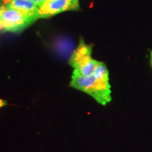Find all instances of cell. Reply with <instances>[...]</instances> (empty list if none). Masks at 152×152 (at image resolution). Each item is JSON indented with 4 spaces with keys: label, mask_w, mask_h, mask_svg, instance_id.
Returning a JSON list of instances; mask_svg holds the SVG:
<instances>
[{
    "label": "cell",
    "mask_w": 152,
    "mask_h": 152,
    "mask_svg": "<svg viewBox=\"0 0 152 152\" xmlns=\"http://www.w3.org/2000/svg\"><path fill=\"white\" fill-rule=\"evenodd\" d=\"M71 87L87 93L103 106L111 101V85L108 80L98 79L93 75L85 77L75 69L72 75Z\"/></svg>",
    "instance_id": "cell-1"
},
{
    "label": "cell",
    "mask_w": 152,
    "mask_h": 152,
    "mask_svg": "<svg viewBox=\"0 0 152 152\" xmlns=\"http://www.w3.org/2000/svg\"><path fill=\"white\" fill-rule=\"evenodd\" d=\"M92 46L87 45L84 39H80L77 49L72 54L69 60L73 66L82 75L88 77L93 75L99 61L91 57Z\"/></svg>",
    "instance_id": "cell-2"
},
{
    "label": "cell",
    "mask_w": 152,
    "mask_h": 152,
    "mask_svg": "<svg viewBox=\"0 0 152 152\" xmlns=\"http://www.w3.org/2000/svg\"><path fill=\"white\" fill-rule=\"evenodd\" d=\"M35 21L18 9L3 5V11L0 16V23L6 31L19 33Z\"/></svg>",
    "instance_id": "cell-3"
},
{
    "label": "cell",
    "mask_w": 152,
    "mask_h": 152,
    "mask_svg": "<svg viewBox=\"0 0 152 152\" xmlns=\"http://www.w3.org/2000/svg\"><path fill=\"white\" fill-rule=\"evenodd\" d=\"M78 0H52L46 1L39 11V18H48L66 11L79 9Z\"/></svg>",
    "instance_id": "cell-4"
},
{
    "label": "cell",
    "mask_w": 152,
    "mask_h": 152,
    "mask_svg": "<svg viewBox=\"0 0 152 152\" xmlns=\"http://www.w3.org/2000/svg\"><path fill=\"white\" fill-rule=\"evenodd\" d=\"M4 5L18 9L34 20L39 18V9L31 0H11Z\"/></svg>",
    "instance_id": "cell-5"
},
{
    "label": "cell",
    "mask_w": 152,
    "mask_h": 152,
    "mask_svg": "<svg viewBox=\"0 0 152 152\" xmlns=\"http://www.w3.org/2000/svg\"><path fill=\"white\" fill-rule=\"evenodd\" d=\"M31 1H33V3H35V5L37 6L39 9L42 7V6L45 4V3L47 1L46 0H31Z\"/></svg>",
    "instance_id": "cell-6"
},
{
    "label": "cell",
    "mask_w": 152,
    "mask_h": 152,
    "mask_svg": "<svg viewBox=\"0 0 152 152\" xmlns=\"http://www.w3.org/2000/svg\"><path fill=\"white\" fill-rule=\"evenodd\" d=\"M6 105H7V102H6V101H4V100H2V99H0V108L3 107V106H4Z\"/></svg>",
    "instance_id": "cell-7"
},
{
    "label": "cell",
    "mask_w": 152,
    "mask_h": 152,
    "mask_svg": "<svg viewBox=\"0 0 152 152\" xmlns=\"http://www.w3.org/2000/svg\"><path fill=\"white\" fill-rule=\"evenodd\" d=\"M1 1H3V3H4V4H7V3H9V1H11V0H1Z\"/></svg>",
    "instance_id": "cell-8"
},
{
    "label": "cell",
    "mask_w": 152,
    "mask_h": 152,
    "mask_svg": "<svg viewBox=\"0 0 152 152\" xmlns=\"http://www.w3.org/2000/svg\"><path fill=\"white\" fill-rule=\"evenodd\" d=\"M2 11H3V6H0V16H1Z\"/></svg>",
    "instance_id": "cell-9"
},
{
    "label": "cell",
    "mask_w": 152,
    "mask_h": 152,
    "mask_svg": "<svg viewBox=\"0 0 152 152\" xmlns=\"http://www.w3.org/2000/svg\"><path fill=\"white\" fill-rule=\"evenodd\" d=\"M1 29H3V28H2V26H1V23H0V30H1Z\"/></svg>",
    "instance_id": "cell-10"
},
{
    "label": "cell",
    "mask_w": 152,
    "mask_h": 152,
    "mask_svg": "<svg viewBox=\"0 0 152 152\" xmlns=\"http://www.w3.org/2000/svg\"><path fill=\"white\" fill-rule=\"evenodd\" d=\"M151 65H152V52H151Z\"/></svg>",
    "instance_id": "cell-11"
},
{
    "label": "cell",
    "mask_w": 152,
    "mask_h": 152,
    "mask_svg": "<svg viewBox=\"0 0 152 152\" xmlns=\"http://www.w3.org/2000/svg\"><path fill=\"white\" fill-rule=\"evenodd\" d=\"M47 1H52V0H46Z\"/></svg>",
    "instance_id": "cell-12"
}]
</instances>
